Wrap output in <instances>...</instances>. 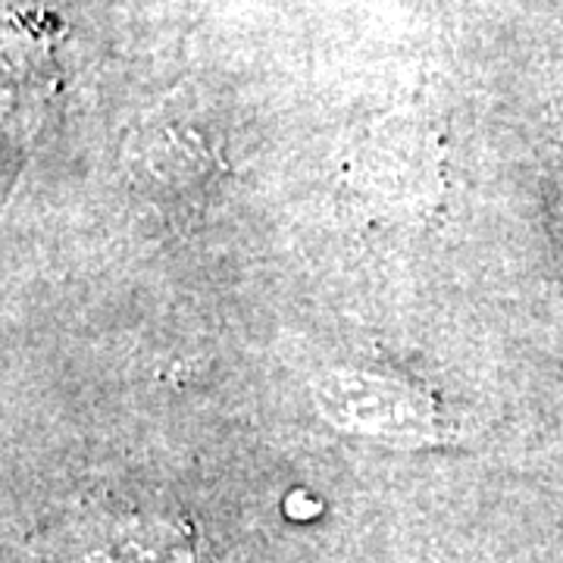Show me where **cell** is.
<instances>
[{"instance_id": "cell-1", "label": "cell", "mask_w": 563, "mask_h": 563, "mask_svg": "<svg viewBox=\"0 0 563 563\" xmlns=\"http://www.w3.org/2000/svg\"><path fill=\"white\" fill-rule=\"evenodd\" d=\"M35 563H195L191 536L163 514H85L41 539Z\"/></svg>"}]
</instances>
